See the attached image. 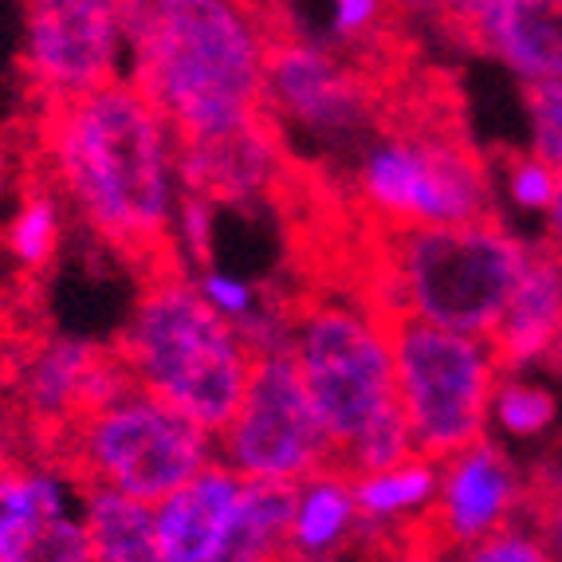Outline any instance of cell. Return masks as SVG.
<instances>
[{"label": "cell", "instance_id": "13", "mask_svg": "<svg viewBox=\"0 0 562 562\" xmlns=\"http://www.w3.org/2000/svg\"><path fill=\"white\" fill-rule=\"evenodd\" d=\"M134 390L119 350L87 338H47L20 370V405L29 422L52 437H64L87 413L103 409Z\"/></svg>", "mask_w": 562, "mask_h": 562}, {"label": "cell", "instance_id": "16", "mask_svg": "<svg viewBox=\"0 0 562 562\" xmlns=\"http://www.w3.org/2000/svg\"><path fill=\"white\" fill-rule=\"evenodd\" d=\"M244 480L221 460L193 476L173 496L154 504V535L166 562H209L225 539L240 504Z\"/></svg>", "mask_w": 562, "mask_h": 562}, {"label": "cell", "instance_id": "2", "mask_svg": "<svg viewBox=\"0 0 562 562\" xmlns=\"http://www.w3.org/2000/svg\"><path fill=\"white\" fill-rule=\"evenodd\" d=\"M131 83L158 111L173 154L225 138L263 114V44L252 4H119Z\"/></svg>", "mask_w": 562, "mask_h": 562}, {"label": "cell", "instance_id": "33", "mask_svg": "<svg viewBox=\"0 0 562 562\" xmlns=\"http://www.w3.org/2000/svg\"><path fill=\"white\" fill-rule=\"evenodd\" d=\"M288 562H295V559H291V554H288Z\"/></svg>", "mask_w": 562, "mask_h": 562}, {"label": "cell", "instance_id": "23", "mask_svg": "<svg viewBox=\"0 0 562 562\" xmlns=\"http://www.w3.org/2000/svg\"><path fill=\"white\" fill-rule=\"evenodd\" d=\"M527 111H531L535 158L551 169H562V79L559 83H524Z\"/></svg>", "mask_w": 562, "mask_h": 562}, {"label": "cell", "instance_id": "4", "mask_svg": "<svg viewBox=\"0 0 562 562\" xmlns=\"http://www.w3.org/2000/svg\"><path fill=\"white\" fill-rule=\"evenodd\" d=\"M114 350L142 394L178 409L209 437L233 425L252 355L236 323L181 268L142 276L138 303Z\"/></svg>", "mask_w": 562, "mask_h": 562}, {"label": "cell", "instance_id": "27", "mask_svg": "<svg viewBox=\"0 0 562 562\" xmlns=\"http://www.w3.org/2000/svg\"><path fill=\"white\" fill-rule=\"evenodd\" d=\"M385 4H374V0H347L338 4L335 20H330V32H335L338 47H355L358 40H366L370 32L385 20Z\"/></svg>", "mask_w": 562, "mask_h": 562}, {"label": "cell", "instance_id": "21", "mask_svg": "<svg viewBox=\"0 0 562 562\" xmlns=\"http://www.w3.org/2000/svg\"><path fill=\"white\" fill-rule=\"evenodd\" d=\"M59 236H64L59 201L52 193H44V189H36L12 213L9 228H4V248L24 272H40L59 252Z\"/></svg>", "mask_w": 562, "mask_h": 562}, {"label": "cell", "instance_id": "12", "mask_svg": "<svg viewBox=\"0 0 562 562\" xmlns=\"http://www.w3.org/2000/svg\"><path fill=\"white\" fill-rule=\"evenodd\" d=\"M519 496H524V484L512 460L499 452V445L476 441L445 460L437 472L432 504L409 519L425 543L449 559L512 524Z\"/></svg>", "mask_w": 562, "mask_h": 562}, {"label": "cell", "instance_id": "24", "mask_svg": "<svg viewBox=\"0 0 562 562\" xmlns=\"http://www.w3.org/2000/svg\"><path fill=\"white\" fill-rule=\"evenodd\" d=\"M457 562H551V547H547L543 531L527 524H507L496 535L464 547Z\"/></svg>", "mask_w": 562, "mask_h": 562}, {"label": "cell", "instance_id": "29", "mask_svg": "<svg viewBox=\"0 0 562 562\" xmlns=\"http://www.w3.org/2000/svg\"><path fill=\"white\" fill-rule=\"evenodd\" d=\"M209 201L205 198H193V193H181L178 198V221L186 228V244L193 260L198 263H209V225H213V213H209Z\"/></svg>", "mask_w": 562, "mask_h": 562}, {"label": "cell", "instance_id": "9", "mask_svg": "<svg viewBox=\"0 0 562 562\" xmlns=\"http://www.w3.org/2000/svg\"><path fill=\"white\" fill-rule=\"evenodd\" d=\"M225 469L260 484H307L327 476L330 445L291 350H260L248 366L244 402L221 432Z\"/></svg>", "mask_w": 562, "mask_h": 562}, {"label": "cell", "instance_id": "6", "mask_svg": "<svg viewBox=\"0 0 562 562\" xmlns=\"http://www.w3.org/2000/svg\"><path fill=\"white\" fill-rule=\"evenodd\" d=\"M374 323L390 342L397 405L409 425L413 457L445 464L469 445L484 441L487 405L499 385L496 358L484 338L452 335L402 311H390Z\"/></svg>", "mask_w": 562, "mask_h": 562}, {"label": "cell", "instance_id": "5", "mask_svg": "<svg viewBox=\"0 0 562 562\" xmlns=\"http://www.w3.org/2000/svg\"><path fill=\"white\" fill-rule=\"evenodd\" d=\"M291 330V355L300 366L311 405L330 445L327 476H355V464L382 432L405 425L397 405L394 358L378 323L358 300H327L315 291L276 303Z\"/></svg>", "mask_w": 562, "mask_h": 562}, {"label": "cell", "instance_id": "28", "mask_svg": "<svg viewBox=\"0 0 562 562\" xmlns=\"http://www.w3.org/2000/svg\"><path fill=\"white\" fill-rule=\"evenodd\" d=\"M198 291L225 315V319H248V315H252V288H244L240 280L209 272V276H201Z\"/></svg>", "mask_w": 562, "mask_h": 562}, {"label": "cell", "instance_id": "30", "mask_svg": "<svg viewBox=\"0 0 562 562\" xmlns=\"http://www.w3.org/2000/svg\"><path fill=\"white\" fill-rule=\"evenodd\" d=\"M547 248L562 256V169H559V186H554V201H551V233H547Z\"/></svg>", "mask_w": 562, "mask_h": 562}, {"label": "cell", "instance_id": "15", "mask_svg": "<svg viewBox=\"0 0 562 562\" xmlns=\"http://www.w3.org/2000/svg\"><path fill=\"white\" fill-rule=\"evenodd\" d=\"M562 330V256L547 244L527 248L524 272L499 315L496 330L487 335V350L496 358V370H519V366L547 358Z\"/></svg>", "mask_w": 562, "mask_h": 562}, {"label": "cell", "instance_id": "3", "mask_svg": "<svg viewBox=\"0 0 562 562\" xmlns=\"http://www.w3.org/2000/svg\"><path fill=\"white\" fill-rule=\"evenodd\" d=\"M527 244L499 221L457 228H385L366 221L350 300L370 319L402 311L464 338L496 330L519 283Z\"/></svg>", "mask_w": 562, "mask_h": 562}, {"label": "cell", "instance_id": "32", "mask_svg": "<svg viewBox=\"0 0 562 562\" xmlns=\"http://www.w3.org/2000/svg\"><path fill=\"white\" fill-rule=\"evenodd\" d=\"M554 531H559V543H562V496H559V507H554Z\"/></svg>", "mask_w": 562, "mask_h": 562}, {"label": "cell", "instance_id": "25", "mask_svg": "<svg viewBox=\"0 0 562 562\" xmlns=\"http://www.w3.org/2000/svg\"><path fill=\"white\" fill-rule=\"evenodd\" d=\"M507 181H512V198L524 209H551L554 186H559V169L539 161L535 154H512L507 158Z\"/></svg>", "mask_w": 562, "mask_h": 562}, {"label": "cell", "instance_id": "11", "mask_svg": "<svg viewBox=\"0 0 562 562\" xmlns=\"http://www.w3.org/2000/svg\"><path fill=\"white\" fill-rule=\"evenodd\" d=\"M0 562H91L83 484L64 464L0 460Z\"/></svg>", "mask_w": 562, "mask_h": 562}, {"label": "cell", "instance_id": "8", "mask_svg": "<svg viewBox=\"0 0 562 562\" xmlns=\"http://www.w3.org/2000/svg\"><path fill=\"white\" fill-rule=\"evenodd\" d=\"M252 9L263 44V111L272 114L280 134H288V126H303L319 138H355L362 131L378 134L390 91L342 52L303 36L288 9Z\"/></svg>", "mask_w": 562, "mask_h": 562}, {"label": "cell", "instance_id": "26", "mask_svg": "<svg viewBox=\"0 0 562 562\" xmlns=\"http://www.w3.org/2000/svg\"><path fill=\"white\" fill-rule=\"evenodd\" d=\"M374 524V519H370ZM378 562H452L437 547H429L417 535L413 519H394V524H378Z\"/></svg>", "mask_w": 562, "mask_h": 562}, {"label": "cell", "instance_id": "22", "mask_svg": "<svg viewBox=\"0 0 562 562\" xmlns=\"http://www.w3.org/2000/svg\"><path fill=\"white\" fill-rule=\"evenodd\" d=\"M492 405H496V422L516 437L543 432L554 422V397L527 382H499Z\"/></svg>", "mask_w": 562, "mask_h": 562}, {"label": "cell", "instance_id": "20", "mask_svg": "<svg viewBox=\"0 0 562 562\" xmlns=\"http://www.w3.org/2000/svg\"><path fill=\"white\" fill-rule=\"evenodd\" d=\"M350 492H355V507L362 519L394 524V519L417 516V512H425L432 504V496H437V469L413 457L405 460L402 469L358 480V484H350Z\"/></svg>", "mask_w": 562, "mask_h": 562}, {"label": "cell", "instance_id": "31", "mask_svg": "<svg viewBox=\"0 0 562 562\" xmlns=\"http://www.w3.org/2000/svg\"><path fill=\"white\" fill-rule=\"evenodd\" d=\"M547 362H551L554 370H559V374H562V330H559V338H554V347L547 350Z\"/></svg>", "mask_w": 562, "mask_h": 562}, {"label": "cell", "instance_id": "10", "mask_svg": "<svg viewBox=\"0 0 562 562\" xmlns=\"http://www.w3.org/2000/svg\"><path fill=\"white\" fill-rule=\"evenodd\" d=\"M119 4L106 0H36L24 9V76L40 106L71 103L119 83Z\"/></svg>", "mask_w": 562, "mask_h": 562}, {"label": "cell", "instance_id": "7", "mask_svg": "<svg viewBox=\"0 0 562 562\" xmlns=\"http://www.w3.org/2000/svg\"><path fill=\"white\" fill-rule=\"evenodd\" d=\"M64 464L83 487H106L138 504H161L213 464V437L142 394L138 385L59 437Z\"/></svg>", "mask_w": 562, "mask_h": 562}, {"label": "cell", "instance_id": "19", "mask_svg": "<svg viewBox=\"0 0 562 562\" xmlns=\"http://www.w3.org/2000/svg\"><path fill=\"white\" fill-rule=\"evenodd\" d=\"M358 527L355 492L347 480L315 476L300 484V504H295V524H291V559L319 562L330 551L347 543Z\"/></svg>", "mask_w": 562, "mask_h": 562}, {"label": "cell", "instance_id": "1", "mask_svg": "<svg viewBox=\"0 0 562 562\" xmlns=\"http://www.w3.org/2000/svg\"><path fill=\"white\" fill-rule=\"evenodd\" d=\"M40 154L59 198L99 240L146 276L181 268L173 252V142L131 79L44 106Z\"/></svg>", "mask_w": 562, "mask_h": 562}, {"label": "cell", "instance_id": "18", "mask_svg": "<svg viewBox=\"0 0 562 562\" xmlns=\"http://www.w3.org/2000/svg\"><path fill=\"white\" fill-rule=\"evenodd\" d=\"M91 562H166L154 535V507L106 487H83Z\"/></svg>", "mask_w": 562, "mask_h": 562}, {"label": "cell", "instance_id": "17", "mask_svg": "<svg viewBox=\"0 0 562 562\" xmlns=\"http://www.w3.org/2000/svg\"><path fill=\"white\" fill-rule=\"evenodd\" d=\"M295 504H300V484L244 480L236 516L209 562H288Z\"/></svg>", "mask_w": 562, "mask_h": 562}, {"label": "cell", "instance_id": "14", "mask_svg": "<svg viewBox=\"0 0 562 562\" xmlns=\"http://www.w3.org/2000/svg\"><path fill=\"white\" fill-rule=\"evenodd\" d=\"M437 16L457 44L504 59L524 83L562 79V0H464Z\"/></svg>", "mask_w": 562, "mask_h": 562}]
</instances>
